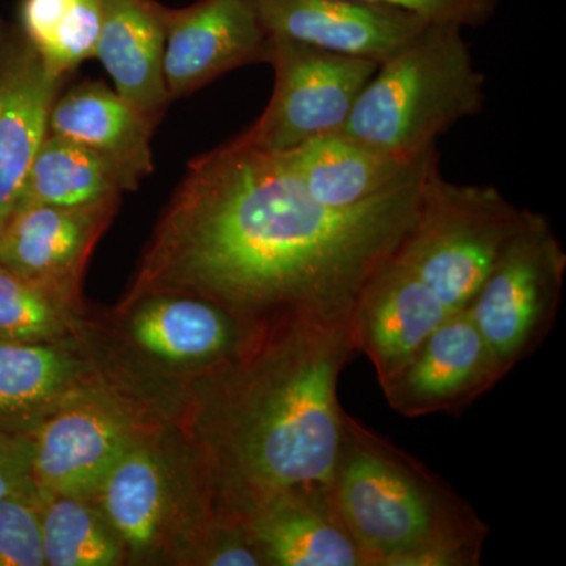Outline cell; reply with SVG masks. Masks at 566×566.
Segmentation results:
<instances>
[{
    "instance_id": "obj_19",
    "label": "cell",
    "mask_w": 566,
    "mask_h": 566,
    "mask_svg": "<svg viewBox=\"0 0 566 566\" xmlns=\"http://www.w3.org/2000/svg\"><path fill=\"white\" fill-rule=\"evenodd\" d=\"M436 150L420 159L401 158L340 129L275 153L312 199L329 208L346 210L370 202L401 185Z\"/></svg>"
},
{
    "instance_id": "obj_17",
    "label": "cell",
    "mask_w": 566,
    "mask_h": 566,
    "mask_svg": "<svg viewBox=\"0 0 566 566\" xmlns=\"http://www.w3.org/2000/svg\"><path fill=\"white\" fill-rule=\"evenodd\" d=\"M264 566H367L326 485L283 491L241 521Z\"/></svg>"
},
{
    "instance_id": "obj_16",
    "label": "cell",
    "mask_w": 566,
    "mask_h": 566,
    "mask_svg": "<svg viewBox=\"0 0 566 566\" xmlns=\"http://www.w3.org/2000/svg\"><path fill=\"white\" fill-rule=\"evenodd\" d=\"M449 315L442 301L392 255L365 283L354 304V349L374 364L382 385Z\"/></svg>"
},
{
    "instance_id": "obj_15",
    "label": "cell",
    "mask_w": 566,
    "mask_h": 566,
    "mask_svg": "<svg viewBox=\"0 0 566 566\" xmlns=\"http://www.w3.org/2000/svg\"><path fill=\"white\" fill-rule=\"evenodd\" d=\"M65 77L48 69L20 28L0 22V230L44 137Z\"/></svg>"
},
{
    "instance_id": "obj_27",
    "label": "cell",
    "mask_w": 566,
    "mask_h": 566,
    "mask_svg": "<svg viewBox=\"0 0 566 566\" xmlns=\"http://www.w3.org/2000/svg\"><path fill=\"white\" fill-rule=\"evenodd\" d=\"M189 566H264L243 524L216 516L192 553Z\"/></svg>"
},
{
    "instance_id": "obj_4",
    "label": "cell",
    "mask_w": 566,
    "mask_h": 566,
    "mask_svg": "<svg viewBox=\"0 0 566 566\" xmlns=\"http://www.w3.org/2000/svg\"><path fill=\"white\" fill-rule=\"evenodd\" d=\"M260 326L205 297L158 292L88 311L80 340L99 379L151 419L177 423L196 386L237 359Z\"/></svg>"
},
{
    "instance_id": "obj_10",
    "label": "cell",
    "mask_w": 566,
    "mask_h": 566,
    "mask_svg": "<svg viewBox=\"0 0 566 566\" xmlns=\"http://www.w3.org/2000/svg\"><path fill=\"white\" fill-rule=\"evenodd\" d=\"M266 62L275 73L273 96L263 114L237 137L274 153L344 129L357 96L379 65L274 36Z\"/></svg>"
},
{
    "instance_id": "obj_26",
    "label": "cell",
    "mask_w": 566,
    "mask_h": 566,
    "mask_svg": "<svg viewBox=\"0 0 566 566\" xmlns=\"http://www.w3.org/2000/svg\"><path fill=\"white\" fill-rule=\"evenodd\" d=\"M0 566H44L40 495L0 499Z\"/></svg>"
},
{
    "instance_id": "obj_25",
    "label": "cell",
    "mask_w": 566,
    "mask_h": 566,
    "mask_svg": "<svg viewBox=\"0 0 566 566\" xmlns=\"http://www.w3.org/2000/svg\"><path fill=\"white\" fill-rule=\"evenodd\" d=\"M88 308L0 266V340L50 344L80 338Z\"/></svg>"
},
{
    "instance_id": "obj_5",
    "label": "cell",
    "mask_w": 566,
    "mask_h": 566,
    "mask_svg": "<svg viewBox=\"0 0 566 566\" xmlns=\"http://www.w3.org/2000/svg\"><path fill=\"white\" fill-rule=\"evenodd\" d=\"M485 84L463 28L431 22L379 63L344 132L401 158H423L442 134L485 109Z\"/></svg>"
},
{
    "instance_id": "obj_13",
    "label": "cell",
    "mask_w": 566,
    "mask_h": 566,
    "mask_svg": "<svg viewBox=\"0 0 566 566\" xmlns=\"http://www.w3.org/2000/svg\"><path fill=\"white\" fill-rule=\"evenodd\" d=\"M122 197L80 207L32 205L14 211L0 230V266L71 300L96 244L114 221Z\"/></svg>"
},
{
    "instance_id": "obj_21",
    "label": "cell",
    "mask_w": 566,
    "mask_h": 566,
    "mask_svg": "<svg viewBox=\"0 0 566 566\" xmlns=\"http://www.w3.org/2000/svg\"><path fill=\"white\" fill-rule=\"evenodd\" d=\"M96 376L80 338L0 340V433L31 436L66 395Z\"/></svg>"
},
{
    "instance_id": "obj_6",
    "label": "cell",
    "mask_w": 566,
    "mask_h": 566,
    "mask_svg": "<svg viewBox=\"0 0 566 566\" xmlns=\"http://www.w3.org/2000/svg\"><path fill=\"white\" fill-rule=\"evenodd\" d=\"M126 566H189L216 520L207 472L177 423L148 424L95 494Z\"/></svg>"
},
{
    "instance_id": "obj_3",
    "label": "cell",
    "mask_w": 566,
    "mask_h": 566,
    "mask_svg": "<svg viewBox=\"0 0 566 566\" xmlns=\"http://www.w3.org/2000/svg\"><path fill=\"white\" fill-rule=\"evenodd\" d=\"M331 491L367 566L482 564L490 527L474 506L346 411Z\"/></svg>"
},
{
    "instance_id": "obj_8",
    "label": "cell",
    "mask_w": 566,
    "mask_h": 566,
    "mask_svg": "<svg viewBox=\"0 0 566 566\" xmlns=\"http://www.w3.org/2000/svg\"><path fill=\"white\" fill-rule=\"evenodd\" d=\"M565 275L564 244L549 219L532 211L465 308L505 376L556 327Z\"/></svg>"
},
{
    "instance_id": "obj_1",
    "label": "cell",
    "mask_w": 566,
    "mask_h": 566,
    "mask_svg": "<svg viewBox=\"0 0 566 566\" xmlns=\"http://www.w3.org/2000/svg\"><path fill=\"white\" fill-rule=\"evenodd\" d=\"M436 150L370 202H316L279 153L237 136L189 164L123 297L186 293L253 323L348 318L415 222Z\"/></svg>"
},
{
    "instance_id": "obj_11",
    "label": "cell",
    "mask_w": 566,
    "mask_h": 566,
    "mask_svg": "<svg viewBox=\"0 0 566 566\" xmlns=\"http://www.w3.org/2000/svg\"><path fill=\"white\" fill-rule=\"evenodd\" d=\"M504 378V370L464 308L447 316L415 356L379 386L397 415L417 419L460 416Z\"/></svg>"
},
{
    "instance_id": "obj_22",
    "label": "cell",
    "mask_w": 566,
    "mask_h": 566,
    "mask_svg": "<svg viewBox=\"0 0 566 566\" xmlns=\"http://www.w3.org/2000/svg\"><path fill=\"white\" fill-rule=\"evenodd\" d=\"M123 192L117 177L98 156L48 133L22 182L17 211L32 205L80 207L117 199Z\"/></svg>"
},
{
    "instance_id": "obj_20",
    "label": "cell",
    "mask_w": 566,
    "mask_h": 566,
    "mask_svg": "<svg viewBox=\"0 0 566 566\" xmlns=\"http://www.w3.org/2000/svg\"><path fill=\"white\" fill-rule=\"evenodd\" d=\"M164 13L156 0H103L95 50L115 92L155 126L172 102L164 82Z\"/></svg>"
},
{
    "instance_id": "obj_9",
    "label": "cell",
    "mask_w": 566,
    "mask_h": 566,
    "mask_svg": "<svg viewBox=\"0 0 566 566\" xmlns=\"http://www.w3.org/2000/svg\"><path fill=\"white\" fill-rule=\"evenodd\" d=\"M155 422L96 376L66 395L31 434L36 491L95 497L123 453Z\"/></svg>"
},
{
    "instance_id": "obj_28",
    "label": "cell",
    "mask_w": 566,
    "mask_h": 566,
    "mask_svg": "<svg viewBox=\"0 0 566 566\" xmlns=\"http://www.w3.org/2000/svg\"><path fill=\"white\" fill-rule=\"evenodd\" d=\"M412 11L427 20L480 28L493 17L497 0H354Z\"/></svg>"
},
{
    "instance_id": "obj_7",
    "label": "cell",
    "mask_w": 566,
    "mask_h": 566,
    "mask_svg": "<svg viewBox=\"0 0 566 566\" xmlns=\"http://www.w3.org/2000/svg\"><path fill=\"white\" fill-rule=\"evenodd\" d=\"M531 212L493 185L446 180L438 156L424 175L415 222L394 259L455 314L469 307Z\"/></svg>"
},
{
    "instance_id": "obj_2",
    "label": "cell",
    "mask_w": 566,
    "mask_h": 566,
    "mask_svg": "<svg viewBox=\"0 0 566 566\" xmlns=\"http://www.w3.org/2000/svg\"><path fill=\"white\" fill-rule=\"evenodd\" d=\"M348 318L279 316L196 386L177 424L202 461L216 516L241 521L293 488L331 486L356 356Z\"/></svg>"
},
{
    "instance_id": "obj_29",
    "label": "cell",
    "mask_w": 566,
    "mask_h": 566,
    "mask_svg": "<svg viewBox=\"0 0 566 566\" xmlns=\"http://www.w3.org/2000/svg\"><path fill=\"white\" fill-rule=\"evenodd\" d=\"M40 495L32 476V439L0 433V499Z\"/></svg>"
},
{
    "instance_id": "obj_14",
    "label": "cell",
    "mask_w": 566,
    "mask_h": 566,
    "mask_svg": "<svg viewBox=\"0 0 566 566\" xmlns=\"http://www.w3.org/2000/svg\"><path fill=\"white\" fill-rule=\"evenodd\" d=\"M268 36L385 62L431 24L412 11L354 0H255Z\"/></svg>"
},
{
    "instance_id": "obj_12",
    "label": "cell",
    "mask_w": 566,
    "mask_h": 566,
    "mask_svg": "<svg viewBox=\"0 0 566 566\" xmlns=\"http://www.w3.org/2000/svg\"><path fill=\"white\" fill-rule=\"evenodd\" d=\"M164 82L170 99L189 95L229 71L266 62L270 36L255 0H199L164 13Z\"/></svg>"
},
{
    "instance_id": "obj_18",
    "label": "cell",
    "mask_w": 566,
    "mask_h": 566,
    "mask_svg": "<svg viewBox=\"0 0 566 566\" xmlns=\"http://www.w3.org/2000/svg\"><path fill=\"white\" fill-rule=\"evenodd\" d=\"M156 126L103 82L85 81L59 93L50 133L91 150L134 191L155 169L151 137Z\"/></svg>"
},
{
    "instance_id": "obj_23",
    "label": "cell",
    "mask_w": 566,
    "mask_h": 566,
    "mask_svg": "<svg viewBox=\"0 0 566 566\" xmlns=\"http://www.w3.org/2000/svg\"><path fill=\"white\" fill-rule=\"evenodd\" d=\"M44 566H126L120 538L95 499L40 495Z\"/></svg>"
},
{
    "instance_id": "obj_24",
    "label": "cell",
    "mask_w": 566,
    "mask_h": 566,
    "mask_svg": "<svg viewBox=\"0 0 566 566\" xmlns=\"http://www.w3.org/2000/svg\"><path fill=\"white\" fill-rule=\"evenodd\" d=\"M103 0H21L20 25L48 69L65 77L95 57Z\"/></svg>"
}]
</instances>
